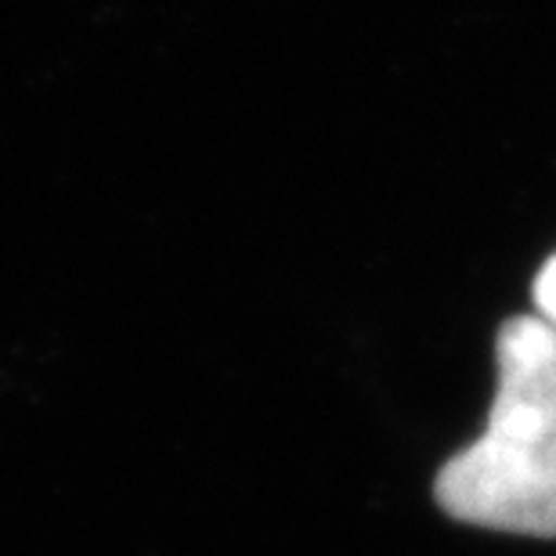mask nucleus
Instances as JSON below:
<instances>
[{
  "label": "nucleus",
  "mask_w": 556,
  "mask_h": 556,
  "mask_svg": "<svg viewBox=\"0 0 556 556\" xmlns=\"http://www.w3.org/2000/svg\"><path fill=\"white\" fill-rule=\"evenodd\" d=\"M433 495L463 525L556 539V326L546 318L498 329L488 422L441 466Z\"/></svg>",
  "instance_id": "nucleus-1"
},
{
  "label": "nucleus",
  "mask_w": 556,
  "mask_h": 556,
  "mask_svg": "<svg viewBox=\"0 0 556 556\" xmlns=\"http://www.w3.org/2000/svg\"><path fill=\"white\" fill-rule=\"evenodd\" d=\"M535 315L539 318H546L549 326H556V253L553 257L542 264V271L535 278Z\"/></svg>",
  "instance_id": "nucleus-2"
}]
</instances>
